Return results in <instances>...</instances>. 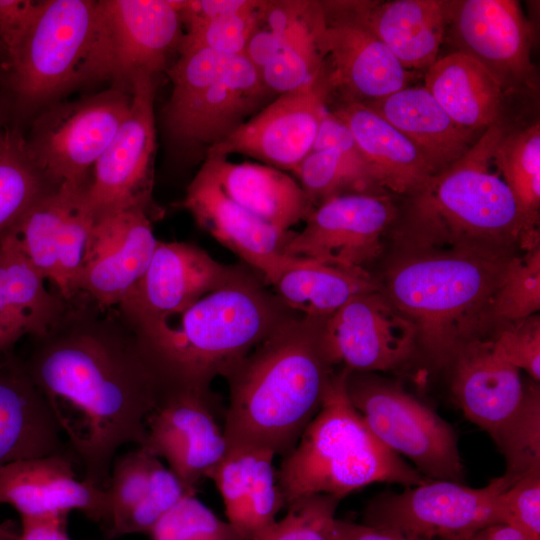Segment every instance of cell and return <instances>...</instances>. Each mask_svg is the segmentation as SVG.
I'll list each match as a JSON object with an SVG mask.
<instances>
[{"mask_svg":"<svg viewBox=\"0 0 540 540\" xmlns=\"http://www.w3.org/2000/svg\"><path fill=\"white\" fill-rule=\"evenodd\" d=\"M158 240L150 215L125 210L95 217L76 290L103 309L117 307L145 273Z\"/></svg>","mask_w":540,"mask_h":540,"instance_id":"20","label":"cell"},{"mask_svg":"<svg viewBox=\"0 0 540 540\" xmlns=\"http://www.w3.org/2000/svg\"><path fill=\"white\" fill-rule=\"evenodd\" d=\"M315 33L329 91L338 102L368 104L408 87L413 75L350 10L319 2Z\"/></svg>","mask_w":540,"mask_h":540,"instance_id":"11","label":"cell"},{"mask_svg":"<svg viewBox=\"0 0 540 540\" xmlns=\"http://www.w3.org/2000/svg\"><path fill=\"white\" fill-rule=\"evenodd\" d=\"M44 1L0 0V71L28 32Z\"/></svg>","mask_w":540,"mask_h":540,"instance_id":"48","label":"cell"},{"mask_svg":"<svg viewBox=\"0 0 540 540\" xmlns=\"http://www.w3.org/2000/svg\"><path fill=\"white\" fill-rule=\"evenodd\" d=\"M401 132L436 172L461 158L475 143L424 87H406L365 104Z\"/></svg>","mask_w":540,"mask_h":540,"instance_id":"30","label":"cell"},{"mask_svg":"<svg viewBox=\"0 0 540 540\" xmlns=\"http://www.w3.org/2000/svg\"><path fill=\"white\" fill-rule=\"evenodd\" d=\"M263 1L248 9L186 27L179 52L206 48L228 56L245 55L248 41L254 32Z\"/></svg>","mask_w":540,"mask_h":540,"instance_id":"41","label":"cell"},{"mask_svg":"<svg viewBox=\"0 0 540 540\" xmlns=\"http://www.w3.org/2000/svg\"><path fill=\"white\" fill-rule=\"evenodd\" d=\"M88 186H61L49 192L4 231L14 239L43 278L52 283L56 279L58 247L64 224Z\"/></svg>","mask_w":540,"mask_h":540,"instance_id":"33","label":"cell"},{"mask_svg":"<svg viewBox=\"0 0 540 540\" xmlns=\"http://www.w3.org/2000/svg\"><path fill=\"white\" fill-rule=\"evenodd\" d=\"M424 87L461 128L476 133L502 120L504 89L477 60L452 52L424 75Z\"/></svg>","mask_w":540,"mask_h":540,"instance_id":"31","label":"cell"},{"mask_svg":"<svg viewBox=\"0 0 540 540\" xmlns=\"http://www.w3.org/2000/svg\"><path fill=\"white\" fill-rule=\"evenodd\" d=\"M190 494L195 495L187 491L159 459L152 471L145 495L109 535L150 532L171 509Z\"/></svg>","mask_w":540,"mask_h":540,"instance_id":"43","label":"cell"},{"mask_svg":"<svg viewBox=\"0 0 540 540\" xmlns=\"http://www.w3.org/2000/svg\"><path fill=\"white\" fill-rule=\"evenodd\" d=\"M57 188L33 162L21 129L11 125L0 139V234Z\"/></svg>","mask_w":540,"mask_h":540,"instance_id":"34","label":"cell"},{"mask_svg":"<svg viewBox=\"0 0 540 540\" xmlns=\"http://www.w3.org/2000/svg\"><path fill=\"white\" fill-rule=\"evenodd\" d=\"M11 114L12 109L4 95L0 92V139L11 126L9 124Z\"/></svg>","mask_w":540,"mask_h":540,"instance_id":"53","label":"cell"},{"mask_svg":"<svg viewBox=\"0 0 540 540\" xmlns=\"http://www.w3.org/2000/svg\"><path fill=\"white\" fill-rule=\"evenodd\" d=\"M68 514H46L22 518L19 540H70L65 525Z\"/></svg>","mask_w":540,"mask_h":540,"instance_id":"51","label":"cell"},{"mask_svg":"<svg viewBox=\"0 0 540 540\" xmlns=\"http://www.w3.org/2000/svg\"><path fill=\"white\" fill-rule=\"evenodd\" d=\"M185 242H157L150 263L117 309L141 333L170 321L237 271Z\"/></svg>","mask_w":540,"mask_h":540,"instance_id":"17","label":"cell"},{"mask_svg":"<svg viewBox=\"0 0 540 540\" xmlns=\"http://www.w3.org/2000/svg\"><path fill=\"white\" fill-rule=\"evenodd\" d=\"M131 92L109 89L67 102H54L33 122L27 151L55 187L82 188L87 175L124 121Z\"/></svg>","mask_w":540,"mask_h":540,"instance_id":"9","label":"cell"},{"mask_svg":"<svg viewBox=\"0 0 540 540\" xmlns=\"http://www.w3.org/2000/svg\"><path fill=\"white\" fill-rule=\"evenodd\" d=\"M516 249H396L380 291L415 330L416 358L450 369L469 343L492 335L491 306Z\"/></svg>","mask_w":540,"mask_h":540,"instance_id":"2","label":"cell"},{"mask_svg":"<svg viewBox=\"0 0 540 540\" xmlns=\"http://www.w3.org/2000/svg\"><path fill=\"white\" fill-rule=\"evenodd\" d=\"M451 391L464 416L497 445L522 405L526 381L491 339L467 344L451 367Z\"/></svg>","mask_w":540,"mask_h":540,"instance_id":"24","label":"cell"},{"mask_svg":"<svg viewBox=\"0 0 540 540\" xmlns=\"http://www.w3.org/2000/svg\"><path fill=\"white\" fill-rule=\"evenodd\" d=\"M197 225L271 285L297 257L287 253L293 231H280L228 197L203 162L179 204Z\"/></svg>","mask_w":540,"mask_h":540,"instance_id":"21","label":"cell"},{"mask_svg":"<svg viewBox=\"0 0 540 540\" xmlns=\"http://www.w3.org/2000/svg\"><path fill=\"white\" fill-rule=\"evenodd\" d=\"M328 108L348 126L384 191L407 196L437 173L401 132L365 104L337 102Z\"/></svg>","mask_w":540,"mask_h":540,"instance_id":"28","label":"cell"},{"mask_svg":"<svg viewBox=\"0 0 540 540\" xmlns=\"http://www.w3.org/2000/svg\"><path fill=\"white\" fill-rule=\"evenodd\" d=\"M33 312L26 291L6 272L0 250V354L10 352L25 335H30Z\"/></svg>","mask_w":540,"mask_h":540,"instance_id":"47","label":"cell"},{"mask_svg":"<svg viewBox=\"0 0 540 540\" xmlns=\"http://www.w3.org/2000/svg\"><path fill=\"white\" fill-rule=\"evenodd\" d=\"M0 540H19V536L5 524H0Z\"/></svg>","mask_w":540,"mask_h":540,"instance_id":"54","label":"cell"},{"mask_svg":"<svg viewBox=\"0 0 540 540\" xmlns=\"http://www.w3.org/2000/svg\"><path fill=\"white\" fill-rule=\"evenodd\" d=\"M506 462L503 474L511 483L540 470V388L526 381L525 396L514 420L497 444Z\"/></svg>","mask_w":540,"mask_h":540,"instance_id":"39","label":"cell"},{"mask_svg":"<svg viewBox=\"0 0 540 540\" xmlns=\"http://www.w3.org/2000/svg\"><path fill=\"white\" fill-rule=\"evenodd\" d=\"M506 130L503 119L490 126L461 158L405 196L390 228L396 249L526 250L539 245L536 225L491 170Z\"/></svg>","mask_w":540,"mask_h":540,"instance_id":"4","label":"cell"},{"mask_svg":"<svg viewBox=\"0 0 540 540\" xmlns=\"http://www.w3.org/2000/svg\"><path fill=\"white\" fill-rule=\"evenodd\" d=\"M277 298L304 316L327 318L350 299L380 289L364 268H343L297 257L271 284Z\"/></svg>","mask_w":540,"mask_h":540,"instance_id":"32","label":"cell"},{"mask_svg":"<svg viewBox=\"0 0 540 540\" xmlns=\"http://www.w3.org/2000/svg\"><path fill=\"white\" fill-rule=\"evenodd\" d=\"M454 52L481 63L504 91L529 87L532 27L515 0H454L446 30Z\"/></svg>","mask_w":540,"mask_h":540,"instance_id":"19","label":"cell"},{"mask_svg":"<svg viewBox=\"0 0 540 540\" xmlns=\"http://www.w3.org/2000/svg\"><path fill=\"white\" fill-rule=\"evenodd\" d=\"M63 432L21 358L0 354V468L9 463L66 454Z\"/></svg>","mask_w":540,"mask_h":540,"instance_id":"25","label":"cell"},{"mask_svg":"<svg viewBox=\"0 0 540 540\" xmlns=\"http://www.w3.org/2000/svg\"><path fill=\"white\" fill-rule=\"evenodd\" d=\"M152 540H250L195 495H186L149 532Z\"/></svg>","mask_w":540,"mask_h":540,"instance_id":"40","label":"cell"},{"mask_svg":"<svg viewBox=\"0 0 540 540\" xmlns=\"http://www.w3.org/2000/svg\"><path fill=\"white\" fill-rule=\"evenodd\" d=\"M155 76L138 78L129 111L96 161L86 199L94 217L125 210L151 214L156 150Z\"/></svg>","mask_w":540,"mask_h":540,"instance_id":"12","label":"cell"},{"mask_svg":"<svg viewBox=\"0 0 540 540\" xmlns=\"http://www.w3.org/2000/svg\"><path fill=\"white\" fill-rule=\"evenodd\" d=\"M293 174L314 207L339 195L386 192L379 187L365 161L333 148L312 150Z\"/></svg>","mask_w":540,"mask_h":540,"instance_id":"37","label":"cell"},{"mask_svg":"<svg viewBox=\"0 0 540 540\" xmlns=\"http://www.w3.org/2000/svg\"><path fill=\"white\" fill-rule=\"evenodd\" d=\"M112 79L102 0H45L0 71L12 113L27 114L66 92Z\"/></svg>","mask_w":540,"mask_h":540,"instance_id":"7","label":"cell"},{"mask_svg":"<svg viewBox=\"0 0 540 540\" xmlns=\"http://www.w3.org/2000/svg\"><path fill=\"white\" fill-rule=\"evenodd\" d=\"M179 316L137 333L165 390L210 389L258 344L293 317L255 276L237 269Z\"/></svg>","mask_w":540,"mask_h":540,"instance_id":"5","label":"cell"},{"mask_svg":"<svg viewBox=\"0 0 540 540\" xmlns=\"http://www.w3.org/2000/svg\"><path fill=\"white\" fill-rule=\"evenodd\" d=\"M324 320L291 317L226 374L227 447H259L283 458L296 446L335 372L323 346Z\"/></svg>","mask_w":540,"mask_h":540,"instance_id":"3","label":"cell"},{"mask_svg":"<svg viewBox=\"0 0 540 540\" xmlns=\"http://www.w3.org/2000/svg\"><path fill=\"white\" fill-rule=\"evenodd\" d=\"M345 385L353 407L389 450L427 479L464 483L457 434L433 408L374 373L348 370Z\"/></svg>","mask_w":540,"mask_h":540,"instance_id":"8","label":"cell"},{"mask_svg":"<svg viewBox=\"0 0 540 540\" xmlns=\"http://www.w3.org/2000/svg\"><path fill=\"white\" fill-rule=\"evenodd\" d=\"M523 251L509 261L493 298L492 335L500 327L540 310V246Z\"/></svg>","mask_w":540,"mask_h":540,"instance_id":"38","label":"cell"},{"mask_svg":"<svg viewBox=\"0 0 540 540\" xmlns=\"http://www.w3.org/2000/svg\"><path fill=\"white\" fill-rule=\"evenodd\" d=\"M502 507L504 524L525 540H540V470L512 483L503 493Z\"/></svg>","mask_w":540,"mask_h":540,"instance_id":"46","label":"cell"},{"mask_svg":"<svg viewBox=\"0 0 540 540\" xmlns=\"http://www.w3.org/2000/svg\"><path fill=\"white\" fill-rule=\"evenodd\" d=\"M493 164L526 218L538 222L540 207V125L508 131L498 141Z\"/></svg>","mask_w":540,"mask_h":540,"instance_id":"35","label":"cell"},{"mask_svg":"<svg viewBox=\"0 0 540 540\" xmlns=\"http://www.w3.org/2000/svg\"><path fill=\"white\" fill-rule=\"evenodd\" d=\"M511 484L504 475L481 488L426 479L400 493L374 497L365 510L363 524L427 540L464 536L504 523L502 497Z\"/></svg>","mask_w":540,"mask_h":540,"instance_id":"10","label":"cell"},{"mask_svg":"<svg viewBox=\"0 0 540 540\" xmlns=\"http://www.w3.org/2000/svg\"><path fill=\"white\" fill-rule=\"evenodd\" d=\"M353 14L408 71L438 59L454 0L347 1Z\"/></svg>","mask_w":540,"mask_h":540,"instance_id":"26","label":"cell"},{"mask_svg":"<svg viewBox=\"0 0 540 540\" xmlns=\"http://www.w3.org/2000/svg\"><path fill=\"white\" fill-rule=\"evenodd\" d=\"M112 51V86L131 92L143 76L167 70L180 47L182 21L178 1L102 0Z\"/></svg>","mask_w":540,"mask_h":540,"instance_id":"22","label":"cell"},{"mask_svg":"<svg viewBox=\"0 0 540 540\" xmlns=\"http://www.w3.org/2000/svg\"><path fill=\"white\" fill-rule=\"evenodd\" d=\"M0 504L13 506L21 517L82 511L94 521L112 520L108 489L78 481L67 454L18 460L0 468Z\"/></svg>","mask_w":540,"mask_h":540,"instance_id":"23","label":"cell"},{"mask_svg":"<svg viewBox=\"0 0 540 540\" xmlns=\"http://www.w3.org/2000/svg\"><path fill=\"white\" fill-rule=\"evenodd\" d=\"M497 352L535 382L540 381V318L538 314L497 329L491 338Z\"/></svg>","mask_w":540,"mask_h":540,"instance_id":"45","label":"cell"},{"mask_svg":"<svg viewBox=\"0 0 540 540\" xmlns=\"http://www.w3.org/2000/svg\"><path fill=\"white\" fill-rule=\"evenodd\" d=\"M347 371L334 372L320 410L276 470L284 508L312 495L342 499L373 483L405 488L427 479L367 427L348 398Z\"/></svg>","mask_w":540,"mask_h":540,"instance_id":"6","label":"cell"},{"mask_svg":"<svg viewBox=\"0 0 540 540\" xmlns=\"http://www.w3.org/2000/svg\"><path fill=\"white\" fill-rule=\"evenodd\" d=\"M397 211L387 192L331 197L314 207L301 232H294L287 253L338 267L366 269L381 255L382 237Z\"/></svg>","mask_w":540,"mask_h":540,"instance_id":"14","label":"cell"},{"mask_svg":"<svg viewBox=\"0 0 540 540\" xmlns=\"http://www.w3.org/2000/svg\"><path fill=\"white\" fill-rule=\"evenodd\" d=\"M322 341L332 365L353 372L393 371L416 358L413 325L380 289L350 299L325 318Z\"/></svg>","mask_w":540,"mask_h":540,"instance_id":"18","label":"cell"},{"mask_svg":"<svg viewBox=\"0 0 540 540\" xmlns=\"http://www.w3.org/2000/svg\"><path fill=\"white\" fill-rule=\"evenodd\" d=\"M22 359L78 460L82 480L107 489L116 452L142 446L165 388L134 329L78 292Z\"/></svg>","mask_w":540,"mask_h":540,"instance_id":"1","label":"cell"},{"mask_svg":"<svg viewBox=\"0 0 540 540\" xmlns=\"http://www.w3.org/2000/svg\"><path fill=\"white\" fill-rule=\"evenodd\" d=\"M341 499L312 495L287 507V514L257 540H328L327 529Z\"/></svg>","mask_w":540,"mask_h":540,"instance_id":"44","label":"cell"},{"mask_svg":"<svg viewBox=\"0 0 540 540\" xmlns=\"http://www.w3.org/2000/svg\"><path fill=\"white\" fill-rule=\"evenodd\" d=\"M158 460L159 458L143 447H137L114 458L108 487L112 506L108 535L145 495Z\"/></svg>","mask_w":540,"mask_h":540,"instance_id":"42","label":"cell"},{"mask_svg":"<svg viewBox=\"0 0 540 540\" xmlns=\"http://www.w3.org/2000/svg\"><path fill=\"white\" fill-rule=\"evenodd\" d=\"M272 94L245 55L233 56L216 78L169 99L164 109L167 133L177 145L206 153L266 106Z\"/></svg>","mask_w":540,"mask_h":540,"instance_id":"15","label":"cell"},{"mask_svg":"<svg viewBox=\"0 0 540 540\" xmlns=\"http://www.w3.org/2000/svg\"><path fill=\"white\" fill-rule=\"evenodd\" d=\"M225 410L211 389H168L148 416L139 447L165 459L186 490L196 494L227 450L219 423Z\"/></svg>","mask_w":540,"mask_h":540,"instance_id":"13","label":"cell"},{"mask_svg":"<svg viewBox=\"0 0 540 540\" xmlns=\"http://www.w3.org/2000/svg\"><path fill=\"white\" fill-rule=\"evenodd\" d=\"M257 0H188L178 1L182 24L186 27L248 9Z\"/></svg>","mask_w":540,"mask_h":540,"instance_id":"49","label":"cell"},{"mask_svg":"<svg viewBox=\"0 0 540 540\" xmlns=\"http://www.w3.org/2000/svg\"><path fill=\"white\" fill-rule=\"evenodd\" d=\"M204 163L228 197L280 231H290L314 209L300 184L280 169L221 156H206Z\"/></svg>","mask_w":540,"mask_h":540,"instance_id":"29","label":"cell"},{"mask_svg":"<svg viewBox=\"0 0 540 540\" xmlns=\"http://www.w3.org/2000/svg\"><path fill=\"white\" fill-rule=\"evenodd\" d=\"M275 454L264 448L232 446L209 473L225 506L227 521L250 540H257L277 521L284 508Z\"/></svg>","mask_w":540,"mask_h":540,"instance_id":"27","label":"cell"},{"mask_svg":"<svg viewBox=\"0 0 540 540\" xmlns=\"http://www.w3.org/2000/svg\"><path fill=\"white\" fill-rule=\"evenodd\" d=\"M440 540H525L523 536L513 527L504 524H492L481 528L473 533L444 538Z\"/></svg>","mask_w":540,"mask_h":540,"instance_id":"52","label":"cell"},{"mask_svg":"<svg viewBox=\"0 0 540 540\" xmlns=\"http://www.w3.org/2000/svg\"><path fill=\"white\" fill-rule=\"evenodd\" d=\"M328 103L322 69L299 88L278 95L205 157L238 153L293 173L311 152Z\"/></svg>","mask_w":540,"mask_h":540,"instance_id":"16","label":"cell"},{"mask_svg":"<svg viewBox=\"0 0 540 540\" xmlns=\"http://www.w3.org/2000/svg\"><path fill=\"white\" fill-rule=\"evenodd\" d=\"M328 540H427L394 529L373 527L334 518L327 529Z\"/></svg>","mask_w":540,"mask_h":540,"instance_id":"50","label":"cell"},{"mask_svg":"<svg viewBox=\"0 0 540 540\" xmlns=\"http://www.w3.org/2000/svg\"><path fill=\"white\" fill-rule=\"evenodd\" d=\"M319 2L309 1L305 12L288 29L276 56L259 72L273 94L292 91L322 70L315 33Z\"/></svg>","mask_w":540,"mask_h":540,"instance_id":"36","label":"cell"}]
</instances>
